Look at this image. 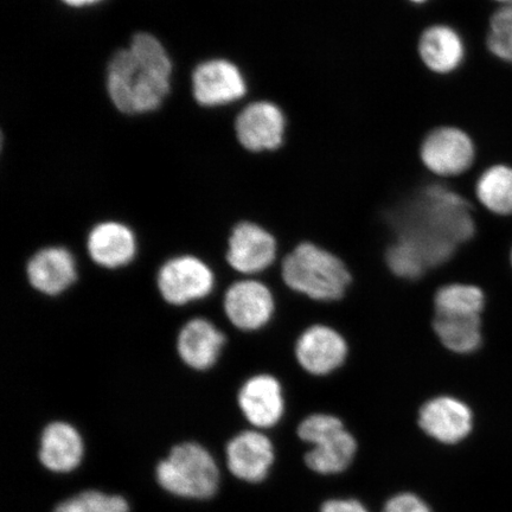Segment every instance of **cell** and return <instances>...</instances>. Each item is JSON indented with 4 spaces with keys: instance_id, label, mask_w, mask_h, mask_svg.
<instances>
[{
    "instance_id": "5bb4252c",
    "label": "cell",
    "mask_w": 512,
    "mask_h": 512,
    "mask_svg": "<svg viewBox=\"0 0 512 512\" xmlns=\"http://www.w3.org/2000/svg\"><path fill=\"white\" fill-rule=\"evenodd\" d=\"M235 133L247 151H277L286 139V114L274 102H252L236 118Z\"/></svg>"
},
{
    "instance_id": "ba28073f",
    "label": "cell",
    "mask_w": 512,
    "mask_h": 512,
    "mask_svg": "<svg viewBox=\"0 0 512 512\" xmlns=\"http://www.w3.org/2000/svg\"><path fill=\"white\" fill-rule=\"evenodd\" d=\"M223 310L236 330L242 334H256L272 323L277 312V299L264 280L240 278L224 293Z\"/></svg>"
},
{
    "instance_id": "4316f807",
    "label": "cell",
    "mask_w": 512,
    "mask_h": 512,
    "mask_svg": "<svg viewBox=\"0 0 512 512\" xmlns=\"http://www.w3.org/2000/svg\"><path fill=\"white\" fill-rule=\"evenodd\" d=\"M319 512H371L368 505L356 497H332L320 505Z\"/></svg>"
},
{
    "instance_id": "277c9868",
    "label": "cell",
    "mask_w": 512,
    "mask_h": 512,
    "mask_svg": "<svg viewBox=\"0 0 512 512\" xmlns=\"http://www.w3.org/2000/svg\"><path fill=\"white\" fill-rule=\"evenodd\" d=\"M300 441L307 446L304 460L318 476L335 477L349 471L358 454V441L341 418L329 413H315L300 422Z\"/></svg>"
},
{
    "instance_id": "e0dca14e",
    "label": "cell",
    "mask_w": 512,
    "mask_h": 512,
    "mask_svg": "<svg viewBox=\"0 0 512 512\" xmlns=\"http://www.w3.org/2000/svg\"><path fill=\"white\" fill-rule=\"evenodd\" d=\"M29 283L47 296H59L78 278L72 253L62 247H48L38 251L27 267Z\"/></svg>"
},
{
    "instance_id": "1f68e13d",
    "label": "cell",
    "mask_w": 512,
    "mask_h": 512,
    "mask_svg": "<svg viewBox=\"0 0 512 512\" xmlns=\"http://www.w3.org/2000/svg\"><path fill=\"white\" fill-rule=\"evenodd\" d=\"M409 3L414 5H422L428 2V0H408Z\"/></svg>"
},
{
    "instance_id": "603a6c76",
    "label": "cell",
    "mask_w": 512,
    "mask_h": 512,
    "mask_svg": "<svg viewBox=\"0 0 512 512\" xmlns=\"http://www.w3.org/2000/svg\"><path fill=\"white\" fill-rule=\"evenodd\" d=\"M488 298L478 285L452 283L440 287L434 297V309L438 315L483 316Z\"/></svg>"
},
{
    "instance_id": "7a4b0ae2",
    "label": "cell",
    "mask_w": 512,
    "mask_h": 512,
    "mask_svg": "<svg viewBox=\"0 0 512 512\" xmlns=\"http://www.w3.org/2000/svg\"><path fill=\"white\" fill-rule=\"evenodd\" d=\"M172 64L155 36L138 34L128 49L112 57L107 91L115 107L126 114L155 111L170 92Z\"/></svg>"
},
{
    "instance_id": "f1b7e54d",
    "label": "cell",
    "mask_w": 512,
    "mask_h": 512,
    "mask_svg": "<svg viewBox=\"0 0 512 512\" xmlns=\"http://www.w3.org/2000/svg\"><path fill=\"white\" fill-rule=\"evenodd\" d=\"M489 32L494 34H512V2L503 4L492 14Z\"/></svg>"
},
{
    "instance_id": "5b68a950",
    "label": "cell",
    "mask_w": 512,
    "mask_h": 512,
    "mask_svg": "<svg viewBox=\"0 0 512 512\" xmlns=\"http://www.w3.org/2000/svg\"><path fill=\"white\" fill-rule=\"evenodd\" d=\"M158 484L172 495L207 499L216 494L220 471L206 448L184 443L172 448L157 466Z\"/></svg>"
},
{
    "instance_id": "4fadbf2b",
    "label": "cell",
    "mask_w": 512,
    "mask_h": 512,
    "mask_svg": "<svg viewBox=\"0 0 512 512\" xmlns=\"http://www.w3.org/2000/svg\"><path fill=\"white\" fill-rule=\"evenodd\" d=\"M349 350L347 339L341 332L330 325L315 324L299 336L296 358L305 373L326 377L345 366Z\"/></svg>"
},
{
    "instance_id": "30bf717a",
    "label": "cell",
    "mask_w": 512,
    "mask_h": 512,
    "mask_svg": "<svg viewBox=\"0 0 512 512\" xmlns=\"http://www.w3.org/2000/svg\"><path fill=\"white\" fill-rule=\"evenodd\" d=\"M418 424L426 437L444 446H457L475 431L476 416L469 403L453 395H438L419 409Z\"/></svg>"
},
{
    "instance_id": "3957f363",
    "label": "cell",
    "mask_w": 512,
    "mask_h": 512,
    "mask_svg": "<svg viewBox=\"0 0 512 512\" xmlns=\"http://www.w3.org/2000/svg\"><path fill=\"white\" fill-rule=\"evenodd\" d=\"M287 288L316 303H336L347 294L352 275L338 255L302 242L277 262Z\"/></svg>"
},
{
    "instance_id": "ac0fdd59",
    "label": "cell",
    "mask_w": 512,
    "mask_h": 512,
    "mask_svg": "<svg viewBox=\"0 0 512 512\" xmlns=\"http://www.w3.org/2000/svg\"><path fill=\"white\" fill-rule=\"evenodd\" d=\"M223 332L207 319L189 320L177 338V351L181 360L195 370H207L219 360L226 345Z\"/></svg>"
},
{
    "instance_id": "d6a6232c",
    "label": "cell",
    "mask_w": 512,
    "mask_h": 512,
    "mask_svg": "<svg viewBox=\"0 0 512 512\" xmlns=\"http://www.w3.org/2000/svg\"><path fill=\"white\" fill-rule=\"evenodd\" d=\"M496 2L501 3L503 5L512 2V0H496Z\"/></svg>"
},
{
    "instance_id": "6da1fadb",
    "label": "cell",
    "mask_w": 512,
    "mask_h": 512,
    "mask_svg": "<svg viewBox=\"0 0 512 512\" xmlns=\"http://www.w3.org/2000/svg\"><path fill=\"white\" fill-rule=\"evenodd\" d=\"M473 200L457 184L428 176L389 204L382 219L394 241L411 243L432 271L475 238L478 209Z\"/></svg>"
},
{
    "instance_id": "f546056e",
    "label": "cell",
    "mask_w": 512,
    "mask_h": 512,
    "mask_svg": "<svg viewBox=\"0 0 512 512\" xmlns=\"http://www.w3.org/2000/svg\"><path fill=\"white\" fill-rule=\"evenodd\" d=\"M54 512H81V505L78 499V496L67 499L57 505Z\"/></svg>"
},
{
    "instance_id": "cb8c5ba5",
    "label": "cell",
    "mask_w": 512,
    "mask_h": 512,
    "mask_svg": "<svg viewBox=\"0 0 512 512\" xmlns=\"http://www.w3.org/2000/svg\"><path fill=\"white\" fill-rule=\"evenodd\" d=\"M386 264L396 278L418 281L430 272L424 256L411 243L395 240L386 251Z\"/></svg>"
},
{
    "instance_id": "7402d4cb",
    "label": "cell",
    "mask_w": 512,
    "mask_h": 512,
    "mask_svg": "<svg viewBox=\"0 0 512 512\" xmlns=\"http://www.w3.org/2000/svg\"><path fill=\"white\" fill-rule=\"evenodd\" d=\"M473 197L486 213L496 216L512 214V168L505 164L489 166L473 185Z\"/></svg>"
},
{
    "instance_id": "83f0119b",
    "label": "cell",
    "mask_w": 512,
    "mask_h": 512,
    "mask_svg": "<svg viewBox=\"0 0 512 512\" xmlns=\"http://www.w3.org/2000/svg\"><path fill=\"white\" fill-rule=\"evenodd\" d=\"M486 48L497 59L512 64V34H494L488 32Z\"/></svg>"
},
{
    "instance_id": "9c48e42d",
    "label": "cell",
    "mask_w": 512,
    "mask_h": 512,
    "mask_svg": "<svg viewBox=\"0 0 512 512\" xmlns=\"http://www.w3.org/2000/svg\"><path fill=\"white\" fill-rule=\"evenodd\" d=\"M236 405L249 427L271 432L283 422L286 415L283 383L270 373L249 376L240 384Z\"/></svg>"
},
{
    "instance_id": "8fae6325",
    "label": "cell",
    "mask_w": 512,
    "mask_h": 512,
    "mask_svg": "<svg viewBox=\"0 0 512 512\" xmlns=\"http://www.w3.org/2000/svg\"><path fill=\"white\" fill-rule=\"evenodd\" d=\"M226 458L234 478L248 485H261L272 475L277 447L270 433L248 427L229 440Z\"/></svg>"
},
{
    "instance_id": "7c38bea8",
    "label": "cell",
    "mask_w": 512,
    "mask_h": 512,
    "mask_svg": "<svg viewBox=\"0 0 512 512\" xmlns=\"http://www.w3.org/2000/svg\"><path fill=\"white\" fill-rule=\"evenodd\" d=\"M157 286L166 303L182 306L208 297L214 290L215 275L196 256H176L160 267Z\"/></svg>"
},
{
    "instance_id": "4dcf8cb0",
    "label": "cell",
    "mask_w": 512,
    "mask_h": 512,
    "mask_svg": "<svg viewBox=\"0 0 512 512\" xmlns=\"http://www.w3.org/2000/svg\"><path fill=\"white\" fill-rule=\"evenodd\" d=\"M62 2L69 6H73V8H81V6L99 3L101 0H62Z\"/></svg>"
},
{
    "instance_id": "2e32d148",
    "label": "cell",
    "mask_w": 512,
    "mask_h": 512,
    "mask_svg": "<svg viewBox=\"0 0 512 512\" xmlns=\"http://www.w3.org/2000/svg\"><path fill=\"white\" fill-rule=\"evenodd\" d=\"M192 91L198 104L221 106L242 99L247 93V83L234 63L211 60L195 69Z\"/></svg>"
},
{
    "instance_id": "8992f818",
    "label": "cell",
    "mask_w": 512,
    "mask_h": 512,
    "mask_svg": "<svg viewBox=\"0 0 512 512\" xmlns=\"http://www.w3.org/2000/svg\"><path fill=\"white\" fill-rule=\"evenodd\" d=\"M419 160L431 176L444 181L469 171L476 160V144L463 128L439 125L431 128L419 145Z\"/></svg>"
},
{
    "instance_id": "d4e9b609",
    "label": "cell",
    "mask_w": 512,
    "mask_h": 512,
    "mask_svg": "<svg viewBox=\"0 0 512 512\" xmlns=\"http://www.w3.org/2000/svg\"><path fill=\"white\" fill-rule=\"evenodd\" d=\"M81 512H130L126 499L121 496L85 491L78 496Z\"/></svg>"
},
{
    "instance_id": "52a82bcc",
    "label": "cell",
    "mask_w": 512,
    "mask_h": 512,
    "mask_svg": "<svg viewBox=\"0 0 512 512\" xmlns=\"http://www.w3.org/2000/svg\"><path fill=\"white\" fill-rule=\"evenodd\" d=\"M278 259V240L270 229L252 220L235 224L229 235L226 260L241 278H260Z\"/></svg>"
},
{
    "instance_id": "836d02e7",
    "label": "cell",
    "mask_w": 512,
    "mask_h": 512,
    "mask_svg": "<svg viewBox=\"0 0 512 512\" xmlns=\"http://www.w3.org/2000/svg\"><path fill=\"white\" fill-rule=\"evenodd\" d=\"M510 260H511V266H512V251H511V255H510Z\"/></svg>"
},
{
    "instance_id": "ffe728a7",
    "label": "cell",
    "mask_w": 512,
    "mask_h": 512,
    "mask_svg": "<svg viewBox=\"0 0 512 512\" xmlns=\"http://www.w3.org/2000/svg\"><path fill=\"white\" fill-rule=\"evenodd\" d=\"M81 434L67 422L56 421L44 428L40 459L48 470L66 473L76 469L83 458Z\"/></svg>"
},
{
    "instance_id": "d6986e66",
    "label": "cell",
    "mask_w": 512,
    "mask_h": 512,
    "mask_svg": "<svg viewBox=\"0 0 512 512\" xmlns=\"http://www.w3.org/2000/svg\"><path fill=\"white\" fill-rule=\"evenodd\" d=\"M88 254L96 265L124 267L137 254L136 235L124 223L107 221L95 226L87 239Z\"/></svg>"
},
{
    "instance_id": "44dd1931",
    "label": "cell",
    "mask_w": 512,
    "mask_h": 512,
    "mask_svg": "<svg viewBox=\"0 0 512 512\" xmlns=\"http://www.w3.org/2000/svg\"><path fill=\"white\" fill-rule=\"evenodd\" d=\"M433 330L451 354L470 356L484 345L483 316H448L435 313Z\"/></svg>"
},
{
    "instance_id": "9a60e30c",
    "label": "cell",
    "mask_w": 512,
    "mask_h": 512,
    "mask_svg": "<svg viewBox=\"0 0 512 512\" xmlns=\"http://www.w3.org/2000/svg\"><path fill=\"white\" fill-rule=\"evenodd\" d=\"M416 54L427 72L446 76L463 66L466 46L456 28L446 23H432L420 32Z\"/></svg>"
},
{
    "instance_id": "484cf974",
    "label": "cell",
    "mask_w": 512,
    "mask_h": 512,
    "mask_svg": "<svg viewBox=\"0 0 512 512\" xmlns=\"http://www.w3.org/2000/svg\"><path fill=\"white\" fill-rule=\"evenodd\" d=\"M380 512H434L432 505L412 491H401L389 497Z\"/></svg>"
}]
</instances>
